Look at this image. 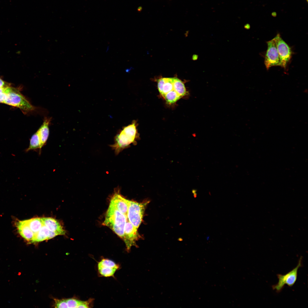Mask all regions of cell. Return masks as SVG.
<instances>
[{"instance_id": "e0dca14e", "label": "cell", "mask_w": 308, "mask_h": 308, "mask_svg": "<svg viewBox=\"0 0 308 308\" xmlns=\"http://www.w3.org/2000/svg\"><path fill=\"white\" fill-rule=\"evenodd\" d=\"M30 229L34 234L37 233L44 225L41 218H35L27 220Z\"/></svg>"}, {"instance_id": "ac0fdd59", "label": "cell", "mask_w": 308, "mask_h": 308, "mask_svg": "<svg viewBox=\"0 0 308 308\" xmlns=\"http://www.w3.org/2000/svg\"><path fill=\"white\" fill-rule=\"evenodd\" d=\"M164 80L165 82L162 87L159 90L163 97L169 92L175 90L173 85V78H164Z\"/></svg>"}, {"instance_id": "ba28073f", "label": "cell", "mask_w": 308, "mask_h": 308, "mask_svg": "<svg viewBox=\"0 0 308 308\" xmlns=\"http://www.w3.org/2000/svg\"><path fill=\"white\" fill-rule=\"evenodd\" d=\"M140 238L137 229L129 222L127 218L124 229V237L123 240L127 251H129L131 247L136 245V241Z\"/></svg>"}, {"instance_id": "d6986e66", "label": "cell", "mask_w": 308, "mask_h": 308, "mask_svg": "<svg viewBox=\"0 0 308 308\" xmlns=\"http://www.w3.org/2000/svg\"><path fill=\"white\" fill-rule=\"evenodd\" d=\"M163 97L167 103L169 104H171L175 103L181 98V97L175 90H173L169 92Z\"/></svg>"}, {"instance_id": "9a60e30c", "label": "cell", "mask_w": 308, "mask_h": 308, "mask_svg": "<svg viewBox=\"0 0 308 308\" xmlns=\"http://www.w3.org/2000/svg\"><path fill=\"white\" fill-rule=\"evenodd\" d=\"M173 87L175 91L181 98L188 94L183 82L177 78H173Z\"/></svg>"}, {"instance_id": "52a82bcc", "label": "cell", "mask_w": 308, "mask_h": 308, "mask_svg": "<svg viewBox=\"0 0 308 308\" xmlns=\"http://www.w3.org/2000/svg\"><path fill=\"white\" fill-rule=\"evenodd\" d=\"M267 43L268 47L264 60L267 69L273 66H280V59L275 38Z\"/></svg>"}, {"instance_id": "8fae6325", "label": "cell", "mask_w": 308, "mask_h": 308, "mask_svg": "<svg viewBox=\"0 0 308 308\" xmlns=\"http://www.w3.org/2000/svg\"><path fill=\"white\" fill-rule=\"evenodd\" d=\"M44 225L51 231L56 233L57 235H62L65 233L61 225L56 220L51 218H41Z\"/></svg>"}, {"instance_id": "3957f363", "label": "cell", "mask_w": 308, "mask_h": 308, "mask_svg": "<svg viewBox=\"0 0 308 308\" xmlns=\"http://www.w3.org/2000/svg\"><path fill=\"white\" fill-rule=\"evenodd\" d=\"M4 103L18 108L25 112L35 109L34 107L25 97L13 88L7 95Z\"/></svg>"}, {"instance_id": "9c48e42d", "label": "cell", "mask_w": 308, "mask_h": 308, "mask_svg": "<svg viewBox=\"0 0 308 308\" xmlns=\"http://www.w3.org/2000/svg\"><path fill=\"white\" fill-rule=\"evenodd\" d=\"M120 267L119 264L110 260L103 258L98 264V273L105 277H114L116 272Z\"/></svg>"}, {"instance_id": "44dd1931", "label": "cell", "mask_w": 308, "mask_h": 308, "mask_svg": "<svg viewBox=\"0 0 308 308\" xmlns=\"http://www.w3.org/2000/svg\"><path fill=\"white\" fill-rule=\"evenodd\" d=\"M55 306L56 308H68L66 299H54Z\"/></svg>"}, {"instance_id": "6da1fadb", "label": "cell", "mask_w": 308, "mask_h": 308, "mask_svg": "<svg viewBox=\"0 0 308 308\" xmlns=\"http://www.w3.org/2000/svg\"><path fill=\"white\" fill-rule=\"evenodd\" d=\"M127 218L126 216L110 203L103 224L111 229L123 240L124 227Z\"/></svg>"}, {"instance_id": "4fadbf2b", "label": "cell", "mask_w": 308, "mask_h": 308, "mask_svg": "<svg viewBox=\"0 0 308 308\" xmlns=\"http://www.w3.org/2000/svg\"><path fill=\"white\" fill-rule=\"evenodd\" d=\"M50 121V118L45 117L42 124L37 131L39 137L41 148L46 143L49 136V126Z\"/></svg>"}, {"instance_id": "277c9868", "label": "cell", "mask_w": 308, "mask_h": 308, "mask_svg": "<svg viewBox=\"0 0 308 308\" xmlns=\"http://www.w3.org/2000/svg\"><path fill=\"white\" fill-rule=\"evenodd\" d=\"M148 202L142 203L129 201L127 217L129 222L138 229L141 224Z\"/></svg>"}, {"instance_id": "7402d4cb", "label": "cell", "mask_w": 308, "mask_h": 308, "mask_svg": "<svg viewBox=\"0 0 308 308\" xmlns=\"http://www.w3.org/2000/svg\"><path fill=\"white\" fill-rule=\"evenodd\" d=\"M9 84L0 78V88L8 86Z\"/></svg>"}, {"instance_id": "2e32d148", "label": "cell", "mask_w": 308, "mask_h": 308, "mask_svg": "<svg viewBox=\"0 0 308 308\" xmlns=\"http://www.w3.org/2000/svg\"><path fill=\"white\" fill-rule=\"evenodd\" d=\"M41 148L40 142L38 133L36 132L32 136L30 141L29 145L26 151L28 152L31 150L39 149L40 152Z\"/></svg>"}, {"instance_id": "603a6c76", "label": "cell", "mask_w": 308, "mask_h": 308, "mask_svg": "<svg viewBox=\"0 0 308 308\" xmlns=\"http://www.w3.org/2000/svg\"></svg>"}, {"instance_id": "30bf717a", "label": "cell", "mask_w": 308, "mask_h": 308, "mask_svg": "<svg viewBox=\"0 0 308 308\" xmlns=\"http://www.w3.org/2000/svg\"><path fill=\"white\" fill-rule=\"evenodd\" d=\"M129 201L122 196L119 189H116L112 197L110 203L127 216Z\"/></svg>"}, {"instance_id": "8992f818", "label": "cell", "mask_w": 308, "mask_h": 308, "mask_svg": "<svg viewBox=\"0 0 308 308\" xmlns=\"http://www.w3.org/2000/svg\"><path fill=\"white\" fill-rule=\"evenodd\" d=\"M280 62V66L285 68L291 59L292 52L288 45L278 34L274 37Z\"/></svg>"}, {"instance_id": "5b68a950", "label": "cell", "mask_w": 308, "mask_h": 308, "mask_svg": "<svg viewBox=\"0 0 308 308\" xmlns=\"http://www.w3.org/2000/svg\"><path fill=\"white\" fill-rule=\"evenodd\" d=\"M302 257L301 256L297 266L288 273L285 275H277L278 281L277 284L272 286L273 290L278 293L281 291L285 285L291 287L294 284L297 279L298 270L302 266Z\"/></svg>"}, {"instance_id": "7c38bea8", "label": "cell", "mask_w": 308, "mask_h": 308, "mask_svg": "<svg viewBox=\"0 0 308 308\" xmlns=\"http://www.w3.org/2000/svg\"><path fill=\"white\" fill-rule=\"evenodd\" d=\"M17 226L21 236L27 241L31 242L34 234L29 226L27 220L17 222Z\"/></svg>"}, {"instance_id": "5bb4252c", "label": "cell", "mask_w": 308, "mask_h": 308, "mask_svg": "<svg viewBox=\"0 0 308 308\" xmlns=\"http://www.w3.org/2000/svg\"><path fill=\"white\" fill-rule=\"evenodd\" d=\"M50 231L44 225L39 231L34 234L31 242H42L46 240H49Z\"/></svg>"}, {"instance_id": "7a4b0ae2", "label": "cell", "mask_w": 308, "mask_h": 308, "mask_svg": "<svg viewBox=\"0 0 308 308\" xmlns=\"http://www.w3.org/2000/svg\"><path fill=\"white\" fill-rule=\"evenodd\" d=\"M136 126V123L134 121L131 124L124 127L116 135L114 144L110 146L116 155L135 142L137 137Z\"/></svg>"}, {"instance_id": "ffe728a7", "label": "cell", "mask_w": 308, "mask_h": 308, "mask_svg": "<svg viewBox=\"0 0 308 308\" xmlns=\"http://www.w3.org/2000/svg\"><path fill=\"white\" fill-rule=\"evenodd\" d=\"M13 87L8 86L0 88V103H3Z\"/></svg>"}]
</instances>
